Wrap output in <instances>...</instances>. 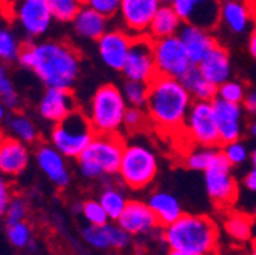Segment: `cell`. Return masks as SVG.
<instances>
[{
  "instance_id": "obj_20",
  "label": "cell",
  "mask_w": 256,
  "mask_h": 255,
  "mask_svg": "<svg viewBox=\"0 0 256 255\" xmlns=\"http://www.w3.org/2000/svg\"><path fill=\"white\" fill-rule=\"evenodd\" d=\"M30 153L28 144L14 138H0V173L6 177L20 176L29 165Z\"/></svg>"
},
{
  "instance_id": "obj_13",
  "label": "cell",
  "mask_w": 256,
  "mask_h": 255,
  "mask_svg": "<svg viewBox=\"0 0 256 255\" xmlns=\"http://www.w3.org/2000/svg\"><path fill=\"white\" fill-rule=\"evenodd\" d=\"M158 7L157 0H122L118 14L126 33L132 37H140L148 34L150 23Z\"/></svg>"
},
{
  "instance_id": "obj_34",
  "label": "cell",
  "mask_w": 256,
  "mask_h": 255,
  "mask_svg": "<svg viewBox=\"0 0 256 255\" xmlns=\"http://www.w3.org/2000/svg\"><path fill=\"white\" fill-rule=\"evenodd\" d=\"M81 234L84 241L93 249H100V250L110 249L107 225H88L82 229Z\"/></svg>"
},
{
  "instance_id": "obj_29",
  "label": "cell",
  "mask_w": 256,
  "mask_h": 255,
  "mask_svg": "<svg viewBox=\"0 0 256 255\" xmlns=\"http://www.w3.org/2000/svg\"><path fill=\"white\" fill-rule=\"evenodd\" d=\"M98 200L104 206V209L108 214L110 220H114V221L119 218V215L122 214V211L125 209V206L128 203L125 194L122 193L120 189H118L116 186H107L101 193Z\"/></svg>"
},
{
  "instance_id": "obj_52",
  "label": "cell",
  "mask_w": 256,
  "mask_h": 255,
  "mask_svg": "<svg viewBox=\"0 0 256 255\" xmlns=\"http://www.w3.org/2000/svg\"><path fill=\"white\" fill-rule=\"evenodd\" d=\"M250 159H252V164H253V167H256V150H253V153H252Z\"/></svg>"
},
{
  "instance_id": "obj_50",
  "label": "cell",
  "mask_w": 256,
  "mask_h": 255,
  "mask_svg": "<svg viewBox=\"0 0 256 255\" xmlns=\"http://www.w3.org/2000/svg\"><path fill=\"white\" fill-rule=\"evenodd\" d=\"M6 106H5V103L0 100V124H2L4 121H5V118H6Z\"/></svg>"
},
{
  "instance_id": "obj_28",
  "label": "cell",
  "mask_w": 256,
  "mask_h": 255,
  "mask_svg": "<svg viewBox=\"0 0 256 255\" xmlns=\"http://www.w3.org/2000/svg\"><path fill=\"white\" fill-rule=\"evenodd\" d=\"M6 127H8L11 136L23 141L28 145L38 141V130H37L36 124L29 119V116H26L22 112H14L8 118Z\"/></svg>"
},
{
  "instance_id": "obj_36",
  "label": "cell",
  "mask_w": 256,
  "mask_h": 255,
  "mask_svg": "<svg viewBox=\"0 0 256 255\" xmlns=\"http://www.w3.org/2000/svg\"><path fill=\"white\" fill-rule=\"evenodd\" d=\"M81 214L86 218L88 225H107L110 221L108 214L106 212L104 206L100 200H86L81 203Z\"/></svg>"
},
{
  "instance_id": "obj_33",
  "label": "cell",
  "mask_w": 256,
  "mask_h": 255,
  "mask_svg": "<svg viewBox=\"0 0 256 255\" xmlns=\"http://www.w3.org/2000/svg\"><path fill=\"white\" fill-rule=\"evenodd\" d=\"M22 45L10 29H0V61L10 63L18 58Z\"/></svg>"
},
{
  "instance_id": "obj_18",
  "label": "cell",
  "mask_w": 256,
  "mask_h": 255,
  "mask_svg": "<svg viewBox=\"0 0 256 255\" xmlns=\"http://www.w3.org/2000/svg\"><path fill=\"white\" fill-rule=\"evenodd\" d=\"M66 159L68 157L61 154L52 144H42L36 150L37 165L56 188H66L70 182V171Z\"/></svg>"
},
{
  "instance_id": "obj_4",
  "label": "cell",
  "mask_w": 256,
  "mask_h": 255,
  "mask_svg": "<svg viewBox=\"0 0 256 255\" xmlns=\"http://www.w3.org/2000/svg\"><path fill=\"white\" fill-rule=\"evenodd\" d=\"M125 144L118 135H94L78 157V168L87 179L118 174Z\"/></svg>"
},
{
  "instance_id": "obj_31",
  "label": "cell",
  "mask_w": 256,
  "mask_h": 255,
  "mask_svg": "<svg viewBox=\"0 0 256 255\" xmlns=\"http://www.w3.org/2000/svg\"><path fill=\"white\" fill-rule=\"evenodd\" d=\"M49 10L52 13L54 20L69 23L75 19L78 11L84 4H81L80 0H46Z\"/></svg>"
},
{
  "instance_id": "obj_41",
  "label": "cell",
  "mask_w": 256,
  "mask_h": 255,
  "mask_svg": "<svg viewBox=\"0 0 256 255\" xmlns=\"http://www.w3.org/2000/svg\"><path fill=\"white\" fill-rule=\"evenodd\" d=\"M222 154L226 156L228 161L234 165H241L242 162H246V159L248 156L247 153V148L244 144L238 141H232V142H228V144H222Z\"/></svg>"
},
{
  "instance_id": "obj_56",
  "label": "cell",
  "mask_w": 256,
  "mask_h": 255,
  "mask_svg": "<svg viewBox=\"0 0 256 255\" xmlns=\"http://www.w3.org/2000/svg\"><path fill=\"white\" fill-rule=\"evenodd\" d=\"M80 2H81V4H87V2H88V0H80Z\"/></svg>"
},
{
  "instance_id": "obj_44",
  "label": "cell",
  "mask_w": 256,
  "mask_h": 255,
  "mask_svg": "<svg viewBox=\"0 0 256 255\" xmlns=\"http://www.w3.org/2000/svg\"><path fill=\"white\" fill-rule=\"evenodd\" d=\"M216 93H218V86L208 81L206 78L190 92L192 95V100H196V101H209L212 103L215 98H216Z\"/></svg>"
},
{
  "instance_id": "obj_39",
  "label": "cell",
  "mask_w": 256,
  "mask_h": 255,
  "mask_svg": "<svg viewBox=\"0 0 256 255\" xmlns=\"http://www.w3.org/2000/svg\"><path fill=\"white\" fill-rule=\"evenodd\" d=\"M148 115L142 110V107H132L128 106L125 116H124V127L128 133H136L140 129H144L146 124Z\"/></svg>"
},
{
  "instance_id": "obj_27",
  "label": "cell",
  "mask_w": 256,
  "mask_h": 255,
  "mask_svg": "<svg viewBox=\"0 0 256 255\" xmlns=\"http://www.w3.org/2000/svg\"><path fill=\"white\" fill-rule=\"evenodd\" d=\"M253 218L244 212H234L230 211L224 218V229L228 235L235 240L236 243H246L252 237Z\"/></svg>"
},
{
  "instance_id": "obj_53",
  "label": "cell",
  "mask_w": 256,
  "mask_h": 255,
  "mask_svg": "<svg viewBox=\"0 0 256 255\" xmlns=\"http://www.w3.org/2000/svg\"><path fill=\"white\" fill-rule=\"evenodd\" d=\"M160 5H172V0H157Z\"/></svg>"
},
{
  "instance_id": "obj_48",
  "label": "cell",
  "mask_w": 256,
  "mask_h": 255,
  "mask_svg": "<svg viewBox=\"0 0 256 255\" xmlns=\"http://www.w3.org/2000/svg\"><path fill=\"white\" fill-rule=\"evenodd\" d=\"M244 186L252 193H256V167H253L244 177Z\"/></svg>"
},
{
  "instance_id": "obj_9",
  "label": "cell",
  "mask_w": 256,
  "mask_h": 255,
  "mask_svg": "<svg viewBox=\"0 0 256 255\" xmlns=\"http://www.w3.org/2000/svg\"><path fill=\"white\" fill-rule=\"evenodd\" d=\"M190 142L197 145L206 147H220V132L214 113V106L209 101H196L192 103L184 125L183 132Z\"/></svg>"
},
{
  "instance_id": "obj_17",
  "label": "cell",
  "mask_w": 256,
  "mask_h": 255,
  "mask_svg": "<svg viewBox=\"0 0 256 255\" xmlns=\"http://www.w3.org/2000/svg\"><path fill=\"white\" fill-rule=\"evenodd\" d=\"M116 223L132 237L148 234L158 226V220L150 205L139 200H128L125 209L122 211Z\"/></svg>"
},
{
  "instance_id": "obj_19",
  "label": "cell",
  "mask_w": 256,
  "mask_h": 255,
  "mask_svg": "<svg viewBox=\"0 0 256 255\" xmlns=\"http://www.w3.org/2000/svg\"><path fill=\"white\" fill-rule=\"evenodd\" d=\"M76 109L70 89L48 87L38 103V113L44 121L56 124Z\"/></svg>"
},
{
  "instance_id": "obj_25",
  "label": "cell",
  "mask_w": 256,
  "mask_h": 255,
  "mask_svg": "<svg viewBox=\"0 0 256 255\" xmlns=\"http://www.w3.org/2000/svg\"><path fill=\"white\" fill-rule=\"evenodd\" d=\"M182 22L183 20L180 19L172 5H160L150 23L146 36L151 40L177 36L182 28Z\"/></svg>"
},
{
  "instance_id": "obj_49",
  "label": "cell",
  "mask_w": 256,
  "mask_h": 255,
  "mask_svg": "<svg viewBox=\"0 0 256 255\" xmlns=\"http://www.w3.org/2000/svg\"><path fill=\"white\" fill-rule=\"evenodd\" d=\"M248 52L256 60V20H254L253 29H252V33H250V39H248Z\"/></svg>"
},
{
  "instance_id": "obj_24",
  "label": "cell",
  "mask_w": 256,
  "mask_h": 255,
  "mask_svg": "<svg viewBox=\"0 0 256 255\" xmlns=\"http://www.w3.org/2000/svg\"><path fill=\"white\" fill-rule=\"evenodd\" d=\"M253 10L247 0H226L220 8V20L234 34H242L252 23Z\"/></svg>"
},
{
  "instance_id": "obj_7",
  "label": "cell",
  "mask_w": 256,
  "mask_h": 255,
  "mask_svg": "<svg viewBox=\"0 0 256 255\" xmlns=\"http://www.w3.org/2000/svg\"><path fill=\"white\" fill-rule=\"evenodd\" d=\"M158 164L151 148L142 144L125 145L118 176L132 189H144L157 176Z\"/></svg>"
},
{
  "instance_id": "obj_55",
  "label": "cell",
  "mask_w": 256,
  "mask_h": 255,
  "mask_svg": "<svg viewBox=\"0 0 256 255\" xmlns=\"http://www.w3.org/2000/svg\"><path fill=\"white\" fill-rule=\"evenodd\" d=\"M247 2L250 4V7H253V5L256 4V0H247Z\"/></svg>"
},
{
  "instance_id": "obj_40",
  "label": "cell",
  "mask_w": 256,
  "mask_h": 255,
  "mask_svg": "<svg viewBox=\"0 0 256 255\" xmlns=\"http://www.w3.org/2000/svg\"><path fill=\"white\" fill-rule=\"evenodd\" d=\"M107 231H108V240H110V249L114 250H124L130 246L132 243V235L128 234L122 226L112 225V223H107Z\"/></svg>"
},
{
  "instance_id": "obj_3",
  "label": "cell",
  "mask_w": 256,
  "mask_h": 255,
  "mask_svg": "<svg viewBox=\"0 0 256 255\" xmlns=\"http://www.w3.org/2000/svg\"><path fill=\"white\" fill-rule=\"evenodd\" d=\"M172 255H208L218 250V228L208 215L182 214L164 229Z\"/></svg>"
},
{
  "instance_id": "obj_10",
  "label": "cell",
  "mask_w": 256,
  "mask_h": 255,
  "mask_svg": "<svg viewBox=\"0 0 256 255\" xmlns=\"http://www.w3.org/2000/svg\"><path fill=\"white\" fill-rule=\"evenodd\" d=\"M152 52L157 75L178 78L190 65V60L178 34L152 40Z\"/></svg>"
},
{
  "instance_id": "obj_15",
  "label": "cell",
  "mask_w": 256,
  "mask_h": 255,
  "mask_svg": "<svg viewBox=\"0 0 256 255\" xmlns=\"http://www.w3.org/2000/svg\"><path fill=\"white\" fill-rule=\"evenodd\" d=\"M133 39L134 37H132L126 31L107 29L106 34L98 40V52L104 65L113 71L122 72Z\"/></svg>"
},
{
  "instance_id": "obj_1",
  "label": "cell",
  "mask_w": 256,
  "mask_h": 255,
  "mask_svg": "<svg viewBox=\"0 0 256 255\" xmlns=\"http://www.w3.org/2000/svg\"><path fill=\"white\" fill-rule=\"evenodd\" d=\"M18 63L34 72L46 87L72 89L80 74L78 52L61 42L23 45Z\"/></svg>"
},
{
  "instance_id": "obj_38",
  "label": "cell",
  "mask_w": 256,
  "mask_h": 255,
  "mask_svg": "<svg viewBox=\"0 0 256 255\" xmlns=\"http://www.w3.org/2000/svg\"><path fill=\"white\" fill-rule=\"evenodd\" d=\"M0 100L5 103L8 109H16L18 106V95L4 65H0Z\"/></svg>"
},
{
  "instance_id": "obj_57",
  "label": "cell",
  "mask_w": 256,
  "mask_h": 255,
  "mask_svg": "<svg viewBox=\"0 0 256 255\" xmlns=\"http://www.w3.org/2000/svg\"><path fill=\"white\" fill-rule=\"evenodd\" d=\"M253 212H254V215H256V206H254V209H253Z\"/></svg>"
},
{
  "instance_id": "obj_16",
  "label": "cell",
  "mask_w": 256,
  "mask_h": 255,
  "mask_svg": "<svg viewBox=\"0 0 256 255\" xmlns=\"http://www.w3.org/2000/svg\"><path fill=\"white\" fill-rule=\"evenodd\" d=\"M214 113L220 132L221 145L232 141H238L242 133V107L241 104L224 101L221 98H215L212 101Z\"/></svg>"
},
{
  "instance_id": "obj_47",
  "label": "cell",
  "mask_w": 256,
  "mask_h": 255,
  "mask_svg": "<svg viewBox=\"0 0 256 255\" xmlns=\"http://www.w3.org/2000/svg\"><path fill=\"white\" fill-rule=\"evenodd\" d=\"M244 107L248 113L256 115V89L250 90L246 95V100H244Z\"/></svg>"
},
{
  "instance_id": "obj_11",
  "label": "cell",
  "mask_w": 256,
  "mask_h": 255,
  "mask_svg": "<svg viewBox=\"0 0 256 255\" xmlns=\"http://www.w3.org/2000/svg\"><path fill=\"white\" fill-rule=\"evenodd\" d=\"M122 74L126 80L150 83L157 75L152 40L148 36L134 37L126 61L122 68Z\"/></svg>"
},
{
  "instance_id": "obj_23",
  "label": "cell",
  "mask_w": 256,
  "mask_h": 255,
  "mask_svg": "<svg viewBox=\"0 0 256 255\" xmlns=\"http://www.w3.org/2000/svg\"><path fill=\"white\" fill-rule=\"evenodd\" d=\"M107 22L108 17L92 8L88 4H84L78 11V14L75 16V19L72 20V25H74V31L81 39L98 42L106 34Z\"/></svg>"
},
{
  "instance_id": "obj_43",
  "label": "cell",
  "mask_w": 256,
  "mask_h": 255,
  "mask_svg": "<svg viewBox=\"0 0 256 255\" xmlns=\"http://www.w3.org/2000/svg\"><path fill=\"white\" fill-rule=\"evenodd\" d=\"M26 214H28L26 203L20 197H12L10 205H8V208H6V212H5L6 225H12V223L24 220Z\"/></svg>"
},
{
  "instance_id": "obj_8",
  "label": "cell",
  "mask_w": 256,
  "mask_h": 255,
  "mask_svg": "<svg viewBox=\"0 0 256 255\" xmlns=\"http://www.w3.org/2000/svg\"><path fill=\"white\" fill-rule=\"evenodd\" d=\"M204 183L210 200L218 208H230L238 199V183L232 174V164L218 151L204 170Z\"/></svg>"
},
{
  "instance_id": "obj_21",
  "label": "cell",
  "mask_w": 256,
  "mask_h": 255,
  "mask_svg": "<svg viewBox=\"0 0 256 255\" xmlns=\"http://www.w3.org/2000/svg\"><path fill=\"white\" fill-rule=\"evenodd\" d=\"M178 37L188 52L190 63H194V65H198L212 51V48L218 45L209 29L190 23H186L183 28H180Z\"/></svg>"
},
{
  "instance_id": "obj_30",
  "label": "cell",
  "mask_w": 256,
  "mask_h": 255,
  "mask_svg": "<svg viewBox=\"0 0 256 255\" xmlns=\"http://www.w3.org/2000/svg\"><path fill=\"white\" fill-rule=\"evenodd\" d=\"M218 147H206V145H198L192 148L186 153L183 162L188 168L196 170V171H204L210 162L214 161L215 154L218 153Z\"/></svg>"
},
{
  "instance_id": "obj_54",
  "label": "cell",
  "mask_w": 256,
  "mask_h": 255,
  "mask_svg": "<svg viewBox=\"0 0 256 255\" xmlns=\"http://www.w3.org/2000/svg\"><path fill=\"white\" fill-rule=\"evenodd\" d=\"M252 253L256 255V240H253V243H252Z\"/></svg>"
},
{
  "instance_id": "obj_5",
  "label": "cell",
  "mask_w": 256,
  "mask_h": 255,
  "mask_svg": "<svg viewBox=\"0 0 256 255\" xmlns=\"http://www.w3.org/2000/svg\"><path fill=\"white\" fill-rule=\"evenodd\" d=\"M126 109L122 90L114 84H104L93 93L86 115L96 135H118L124 127Z\"/></svg>"
},
{
  "instance_id": "obj_45",
  "label": "cell",
  "mask_w": 256,
  "mask_h": 255,
  "mask_svg": "<svg viewBox=\"0 0 256 255\" xmlns=\"http://www.w3.org/2000/svg\"><path fill=\"white\" fill-rule=\"evenodd\" d=\"M122 0H88V5L92 8H94L96 11H100L101 14H104L106 17L112 19L118 14L119 7H120Z\"/></svg>"
},
{
  "instance_id": "obj_14",
  "label": "cell",
  "mask_w": 256,
  "mask_h": 255,
  "mask_svg": "<svg viewBox=\"0 0 256 255\" xmlns=\"http://www.w3.org/2000/svg\"><path fill=\"white\" fill-rule=\"evenodd\" d=\"M172 7L184 23L212 29L220 22V0H172Z\"/></svg>"
},
{
  "instance_id": "obj_12",
  "label": "cell",
  "mask_w": 256,
  "mask_h": 255,
  "mask_svg": "<svg viewBox=\"0 0 256 255\" xmlns=\"http://www.w3.org/2000/svg\"><path fill=\"white\" fill-rule=\"evenodd\" d=\"M14 17L30 39L46 34L54 20L46 0H16Z\"/></svg>"
},
{
  "instance_id": "obj_32",
  "label": "cell",
  "mask_w": 256,
  "mask_h": 255,
  "mask_svg": "<svg viewBox=\"0 0 256 255\" xmlns=\"http://www.w3.org/2000/svg\"><path fill=\"white\" fill-rule=\"evenodd\" d=\"M122 93L128 106L144 109L148 100V83L126 80V83L124 84Z\"/></svg>"
},
{
  "instance_id": "obj_51",
  "label": "cell",
  "mask_w": 256,
  "mask_h": 255,
  "mask_svg": "<svg viewBox=\"0 0 256 255\" xmlns=\"http://www.w3.org/2000/svg\"><path fill=\"white\" fill-rule=\"evenodd\" d=\"M250 133H252V136L253 138H256V119L252 122V125H250Z\"/></svg>"
},
{
  "instance_id": "obj_22",
  "label": "cell",
  "mask_w": 256,
  "mask_h": 255,
  "mask_svg": "<svg viewBox=\"0 0 256 255\" xmlns=\"http://www.w3.org/2000/svg\"><path fill=\"white\" fill-rule=\"evenodd\" d=\"M198 68H200L203 77L216 86L230 80V77H232L230 55H229L228 49H224L220 45L212 48V51L198 63Z\"/></svg>"
},
{
  "instance_id": "obj_26",
  "label": "cell",
  "mask_w": 256,
  "mask_h": 255,
  "mask_svg": "<svg viewBox=\"0 0 256 255\" xmlns=\"http://www.w3.org/2000/svg\"><path fill=\"white\" fill-rule=\"evenodd\" d=\"M148 205L156 214L158 225L162 226H166L170 223L176 221L183 214L178 199L171 193H166V191H156V193H152L148 199Z\"/></svg>"
},
{
  "instance_id": "obj_42",
  "label": "cell",
  "mask_w": 256,
  "mask_h": 255,
  "mask_svg": "<svg viewBox=\"0 0 256 255\" xmlns=\"http://www.w3.org/2000/svg\"><path fill=\"white\" fill-rule=\"evenodd\" d=\"M178 80L184 86V89L190 93L192 90H194L204 80V77H203L198 65H194V63H190V65L188 66V69L178 77Z\"/></svg>"
},
{
  "instance_id": "obj_37",
  "label": "cell",
  "mask_w": 256,
  "mask_h": 255,
  "mask_svg": "<svg viewBox=\"0 0 256 255\" xmlns=\"http://www.w3.org/2000/svg\"><path fill=\"white\" fill-rule=\"evenodd\" d=\"M246 86L240 81L235 80H228L218 86V93L216 97L224 100V101H230L236 104H242L246 100Z\"/></svg>"
},
{
  "instance_id": "obj_46",
  "label": "cell",
  "mask_w": 256,
  "mask_h": 255,
  "mask_svg": "<svg viewBox=\"0 0 256 255\" xmlns=\"http://www.w3.org/2000/svg\"><path fill=\"white\" fill-rule=\"evenodd\" d=\"M11 199H12L11 188H10V183L6 182V176L0 173V218L5 217V212Z\"/></svg>"
},
{
  "instance_id": "obj_6",
  "label": "cell",
  "mask_w": 256,
  "mask_h": 255,
  "mask_svg": "<svg viewBox=\"0 0 256 255\" xmlns=\"http://www.w3.org/2000/svg\"><path fill=\"white\" fill-rule=\"evenodd\" d=\"M94 130L86 113L74 110L62 121L54 124L49 141L68 159H78L94 138Z\"/></svg>"
},
{
  "instance_id": "obj_35",
  "label": "cell",
  "mask_w": 256,
  "mask_h": 255,
  "mask_svg": "<svg viewBox=\"0 0 256 255\" xmlns=\"http://www.w3.org/2000/svg\"><path fill=\"white\" fill-rule=\"evenodd\" d=\"M6 238L17 249L28 247L32 241V232L29 225L24 220L12 223V225H6Z\"/></svg>"
},
{
  "instance_id": "obj_2",
  "label": "cell",
  "mask_w": 256,
  "mask_h": 255,
  "mask_svg": "<svg viewBox=\"0 0 256 255\" xmlns=\"http://www.w3.org/2000/svg\"><path fill=\"white\" fill-rule=\"evenodd\" d=\"M192 95L178 78L156 75L148 83L146 115L156 129L166 135H180L192 106Z\"/></svg>"
}]
</instances>
